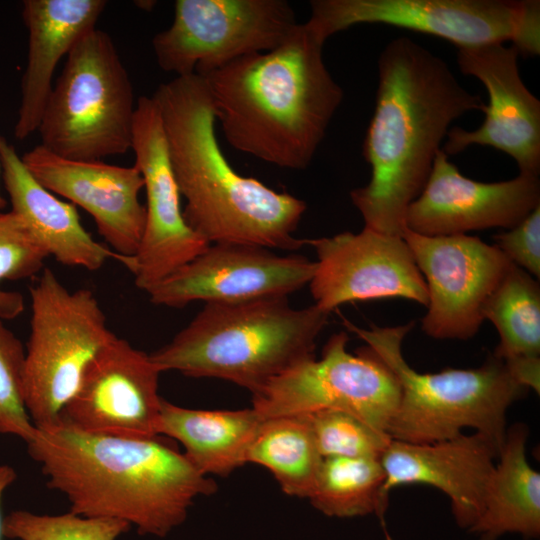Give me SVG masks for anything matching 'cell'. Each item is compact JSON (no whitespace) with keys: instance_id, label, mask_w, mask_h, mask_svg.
Here are the masks:
<instances>
[{"instance_id":"7","label":"cell","mask_w":540,"mask_h":540,"mask_svg":"<svg viewBox=\"0 0 540 540\" xmlns=\"http://www.w3.org/2000/svg\"><path fill=\"white\" fill-rule=\"evenodd\" d=\"M136 101L112 38L95 28L66 56L41 116L40 145L73 160L124 154L131 149Z\"/></svg>"},{"instance_id":"25","label":"cell","mask_w":540,"mask_h":540,"mask_svg":"<svg viewBox=\"0 0 540 540\" xmlns=\"http://www.w3.org/2000/svg\"><path fill=\"white\" fill-rule=\"evenodd\" d=\"M321 461L303 414L262 420L247 454V463L268 469L285 494L307 499Z\"/></svg>"},{"instance_id":"33","label":"cell","mask_w":540,"mask_h":540,"mask_svg":"<svg viewBox=\"0 0 540 540\" xmlns=\"http://www.w3.org/2000/svg\"><path fill=\"white\" fill-rule=\"evenodd\" d=\"M512 378L526 389L540 390V357H520L503 361Z\"/></svg>"},{"instance_id":"12","label":"cell","mask_w":540,"mask_h":540,"mask_svg":"<svg viewBox=\"0 0 540 540\" xmlns=\"http://www.w3.org/2000/svg\"><path fill=\"white\" fill-rule=\"evenodd\" d=\"M131 149L146 192V219L136 253L123 265L147 292L202 253L210 243L185 221L161 113L153 97L136 101Z\"/></svg>"},{"instance_id":"5","label":"cell","mask_w":540,"mask_h":540,"mask_svg":"<svg viewBox=\"0 0 540 540\" xmlns=\"http://www.w3.org/2000/svg\"><path fill=\"white\" fill-rule=\"evenodd\" d=\"M328 316L314 304L293 308L288 298L205 303L186 327L150 356L161 372L218 378L253 395L314 357Z\"/></svg>"},{"instance_id":"20","label":"cell","mask_w":540,"mask_h":540,"mask_svg":"<svg viewBox=\"0 0 540 540\" xmlns=\"http://www.w3.org/2000/svg\"><path fill=\"white\" fill-rule=\"evenodd\" d=\"M500 450L478 432L425 444L392 439L380 457L385 473L382 498L388 503L390 491L397 486L430 485L449 497L456 523L469 530L483 511Z\"/></svg>"},{"instance_id":"10","label":"cell","mask_w":540,"mask_h":540,"mask_svg":"<svg viewBox=\"0 0 540 540\" xmlns=\"http://www.w3.org/2000/svg\"><path fill=\"white\" fill-rule=\"evenodd\" d=\"M348 339L345 332L332 335L320 359L300 362L253 394L261 420L338 410L387 433L399 402L398 382L367 346L349 353Z\"/></svg>"},{"instance_id":"17","label":"cell","mask_w":540,"mask_h":540,"mask_svg":"<svg viewBox=\"0 0 540 540\" xmlns=\"http://www.w3.org/2000/svg\"><path fill=\"white\" fill-rule=\"evenodd\" d=\"M519 55L504 43L458 48L459 70L484 85L488 104L481 108L485 119L479 128H450L442 146L447 156L471 145L490 146L512 157L520 174L539 176L540 101L521 78Z\"/></svg>"},{"instance_id":"1","label":"cell","mask_w":540,"mask_h":540,"mask_svg":"<svg viewBox=\"0 0 540 540\" xmlns=\"http://www.w3.org/2000/svg\"><path fill=\"white\" fill-rule=\"evenodd\" d=\"M483 105L442 58L414 40L398 37L384 47L363 144L371 178L350 192L364 227L402 237L407 209L423 190L450 125Z\"/></svg>"},{"instance_id":"22","label":"cell","mask_w":540,"mask_h":540,"mask_svg":"<svg viewBox=\"0 0 540 540\" xmlns=\"http://www.w3.org/2000/svg\"><path fill=\"white\" fill-rule=\"evenodd\" d=\"M0 169L11 211L27 226L48 256L66 266L99 270L124 256L96 241L82 226L75 206L57 198L25 167L15 147L0 136Z\"/></svg>"},{"instance_id":"13","label":"cell","mask_w":540,"mask_h":540,"mask_svg":"<svg viewBox=\"0 0 540 540\" xmlns=\"http://www.w3.org/2000/svg\"><path fill=\"white\" fill-rule=\"evenodd\" d=\"M428 291L422 330L435 339L467 340L481 327L484 308L512 262L495 246L467 234L426 236L404 228Z\"/></svg>"},{"instance_id":"30","label":"cell","mask_w":540,"mask_h":540,"mask_svg":"<svg viewBox=\"0 0 540 540\" xmlns=\"http://www.w3.org/2000/svg\"><path fill=\"white\" fill-rule=\"evenodd\" d=\"M322 458H380L392 438L357 417L338 410L303 414Z\"/></svg>"},{"instance_id":"19","label":"cell","mask_w":540,"mask_h":540,"mask_svg":"<svg viewBox=\"0 0 540 540\" xmlns=\"http://www.w3.org/2000/svg\"><path fill=\"white\" fill-rule=\"evenodd\" d=\"M32 176L50 192L84 209L111 249L133 256L140 244L146 219L139 201L144 187L137 167L60 157L42 145L21 156Z\"/></svg>"},{"instance_id":"4","label":"cell","mask_w":540,"mask_h":540,"mask_svg":"<svg viewBox=\"0 0 540 540\" xmlns=\"http://www.w3.org/2000/svg\"><path fill=\"white\" fill-rule=\"evenodd\" d=\"M158 104L183 216L212 243H244L295 251L307 240L294 233L306 203L236 172L216 137L207 84L197 74L176 76L152 96Z\"/></svg>"},{"instance_id":"18","label":"cell","mask_w":540,"mask_h":540,"mask_svg":"<svg viewBox=\"0 0 540 540\" xmlns=\"http://www.w3.org/2000/svg\"><path fill=\"white\" fill-rule=\"evenodd\" d=\"M540 205L539 176L518 174L484 183L463 176L441 149L419 196L405 215V228L426 236L510 229Z\"/></svg>"},{"instance_id":"14","label":"cell","mask_w":540,"mask_h":540,"mask_svg":"<svg viewBox=\"0 0 540 540\" xmlns=\"http://www.w3.org/2000/svg\"><path fill=\"white\" fill-rule=\"evenodd\" d=\"M316 262L244 243H212L146 293L151 303L182 308L195 302L240 303L288 298L309 285Z\"/></svg>"},{"instance_id":"11","label":"cell","mask_w":540,"mask_h":540,"mask_svg":"<svg viewBox=\"0 0 540 540\" xmlns=\"http://www.w3.org/2000/svg\"><path fill=\"white\" fill-rule=\"evenodd\" d=\"M299 23L285 0H177L172 24L152 39L159 67L205 76L283 43Z\"/></svg>"},{"instance_id":"9","label":"cell","mask_w":540,"mask_h":540,"mask_svg":"<svg viewBox=\"0 0 540 540\" xmlns=\"http://www.w3.org/2000/svg\"><path fill=\"white\" fill-rule=\"evenodd\" d=\"M305 22L322 40L357 24H385L443 38L457 48L511 42L540 53L539 0H312Z\"/></svg>"},{"instance_id":"23","label":"cell","mask_w":540,"mask_h":540,"mask_svg":"<svg viewBox=\"0 0 540 540\" xmlns=\"http://www.w3.org/2000/svg\"><path fill=\"white\" fill-rule=\"evenodd\" d=\"M262 420L251 407L239 410L185 408L162 399L159 435L184 447V455L204 475L228 476L247 463Z\"/></svg>"},{"instance_id":"29","label":"cell","mask_w":540,"mask_h":540,"mask_svg":"<svg viewBox=\"0 0 540 540\" xmlns=\"http://www.w3.org/2000/svg\"><path fill=\"white\" fill-rule=\"evenodd\" d=\"M130 527L122 520L85 517L71 511L47 515L16 510L3 519L2 534L18 540H117Z\"/></svg>"},{"instance_id":"15","label":"cell","mask_w":540,"mask_h":540,"mask_svg":"<svg viewBox=\"0 0 540 540\" xmlns=\"http://www.w3.org/2000/svg\"><path fill=\"white\" fill-rule=\"evenodd\" d=\"M161 373L150 354L116 335L90 362L60 419L89 433L158 436Z\"/></svg>"},{"instance_id":"2","label":"cell","mask_w":540,"mask_h":540,"mask_svg":"<svg viewBox=\"0 0 540 540\" xmlns=\"http://www.w3.org/2000/svg\"><path fill=\"white\" fill-rule=\"evenodd\" d=\"M26 444L46 485L67 498L71 512L122 520L141 535L167 536L186 520L196 498L217 489L161 435L95 434L59 419L35 427Z\"/></svg>"},{"instance_id":"26","label":"cell","mask_w":540,"mask_h":540,"mask_svg":"<svg viewBox=\"0 0 540 540\" xmlns=\"http://www.w3.org/2000/svg\"><path fill=\"white\" fill-rule=\"evenodd\" d=\"M384 480L380 458H322L308 499L329 517L375 514L384 524L388 506L381 495Z\"/></svg>"},{"instance_id":"24","label":"cell","mask_w":540,"mask_h":540,"mask_svg":"<svg viewBox=\"0 0 540 540\" xmlns=\"http://www.w3.org/2000/svg\"><path fill=\"white\" fill-rule=\"evenodd\" d=\"M527 437L524 424L506 431L488 482L483 511L468 530L481 540H496L507 533L525 538L540 535V474L527 461Z\"/></svg>"},{"instance_id":"28","label":"cell","mask_w":540,"mask_h":540,"mask_svg":"<svg viewBox=\"0 0 540 540\" xmlns=\"http://www.w3.org/2000/svg\"><path fill=\"white\" fill-rule=\"evenodd\" d=\"M48 254L25 223L12 211L0 210V283L34 277L44 269ZM25 308L20 292L0 287V318L11 320Z\"/></svg>"},{"instance_id":"36","label":"cell","mask_w":540,"mask_h":540,"mask_svg":"<svg viewBox=\"0 0 540 540\" xmlns=\"http://www.w3.org/2000/svg\"><path fill=\"white\" fill-rule=\"evenodd\" d=\"M0 174H1V169H0ZM6 204H7V201L3 197V195H2V193L0 191V210H3L6 207Z\"/></svg>"},{"instance_id":"6","label":"cell","mask_w":540,"mask_h":540,"mask_svg":"<svg viewBox=\"0 0 540 540\" xmlns=\"http://www.w3.org/2000/svg\"><path fill=\"white\" fill-rule=\"evenodd\" d=\"M345 324L388 366L398 382L399 402L387 430L393 440L433 443L472 428L502 447L506 412L527 389L512 378L501 359L492 355L478 368L420 373L402 354L403 339L412 322L369 329L348 321Z\"/></svg>"},{"instance_id":"32","label":"cell","mask_w":540,"mask_h":540,"mask_svg":"<svg viewBox=\"0 0 540 540\" xmlns=\"http://www.w3.org/2000/svg\"><path fill=\"white\" fill-rule=\"evenodd\" d=\"M495 246L516 266L540 277V205L519 224L494 236Z\"/></svg>"},{"instance_id":"35","label":"cell","mask_w":540,"mask_h":540,"mask_svg":"<svg viewBox=\"0 0 540 540\" xmlns=\"http://www.w3.org/2000/svg\"><path fill=\"white\" fill-rule=\"evenodd\" d=\"M134 3L138 7L142 8V9L150 10L151 7L154 6L156 2H154V1H135Z\"/></svg>"},{"instance_id":"27","label":"cell","mask_w":540,"mask_h":540,"mask_svg":"<svg viewBox=\"0 0 540 540\" xmlns=\"http://www.w3.org/2000/svg\"><path fill=\"white\" fill-rule=\"evenodd\" d=\"M484 319L497 329L494 356L502 361L540 354V286L536 278L511 264L484 308Z\"/></svg>"},{"instance_id":"31","label":"cell","mask_w":540,"mask_h":540,"mask_svg":"<svg viewBox=\"0 0 540 540\" xmlns=\"http://www.w3.org/2000/svg\"><path fill=\"white\" fill-rule=\"evenodd\" d=\"M25 348L0 318V434L32 437L35 426L24 395Z\"/></svg>"},{"instance_id":"21","label":"cell","mask_w":540,"mask_h":540,"mask_svg":"<svg viewBox=\"0 0 540 540\" xmlns=\"http://www.w3.org/2000/svg\"><path fill=\"white\" fill-rule=\"evenodd\" d=\"M106 6L105 0L23 1L28 54L14 126L18 140L38 130L57 64L85 34L96 28Z\"/></svg>"},{"instance_id":"16","label":"cell","mask_w":540,"mask_h":540,"mask_svg":"<svg viewBox=\"0 0 540 540\" xmlns=\"http://www.w3.org/2000/svg\"><path fill=\"white\" fill-rule=\"evenodd\" d=\"M316 251L309 286L314 305L330 313L338 306L399 297L427 306L428 291L412 252L400 236L364 227L307 240Z\"/></svg>"},{"instance_id":"3","label":"cell","mask_w":540,"mask_h":540,"mask_svg":"<svg viewBox=\"0 0 540 540\" xmlns=\"http://www.w3.org/2000/svg\"><path fill=\"white\" fill-rule=\"evenodd\" d=\"M324 43L299 23L276 48L203 76L235 150L286 169L311 164L344 97L324 63Z\"/></svg>"},{"instance_id":"34","label":"cell","mask_w":540,"mask_h":540,"mask_svg":"<svg viewBox=\"0 0 540 540\" xmlns=\"http://www.w3.org/2000/svg\"><path fill=\"white\" fill-rule=\"evenodd\" d=\"M17 474L9 465H0V503L4 491L16 480ZM2 519L0 514V540L2 534Z\"/></svg>"},{"instance_id":"37","label":"cell","mask_w":540,"mask_h":540,"mask_svg":"<svg viewBox=\"0 0 540 540\" xmlns=\"http://www.w3.org/2000/svg\"><path fill=\"white\" fill-rule=\"evenodd\" d=\"M386 539L387 540H392V538L388 534H386Z\"/></svg>"},{"instance_id":"8","label":"cell","mask_w":540,"mask_h":540,"mask_svg":"<svg viewBox=\"0 0 540 540\" xmlns=\"http://www.w3.org/2000/svg\"><path fill=\"white\" fill-rule=\"evenodd\" d=\"M24 395L35 427L54 424L90 362L116 335L94 293L69 290L47 267L30 287Z\"/></svg>"}]
</instances>
